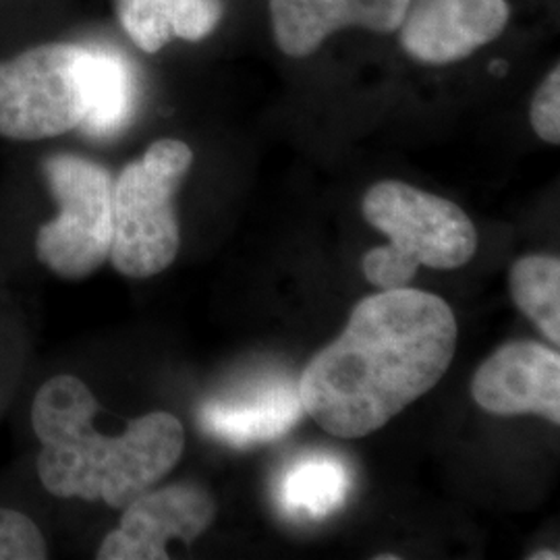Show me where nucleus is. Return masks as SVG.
Here are the masks:
<instances>
[{"label": "nucleus", "mask_w": 560, "mask_h": 560, "mask_svg": "<svg viewBox=\"0 0 560 560\" xmlns=\"http://www.w3.org/2000/svg\"><path fill=\"white\" fill-rule=\"evenodd\" d=\"M455 347L457 320L446 301L384 289L360 301L347 328L305 365L303 409L332 436H370L441 382Z\"/></svg>", "instance_id": "obj_1"}, {"label": "nucleus", "mask_w": 560, "mask_h": 560, "mask_svg": "<svg viewBox=\"0 0 560 560\" xmlns=\"http://www.w3.org/2000/svg\"><path fill=\"white\" fill-rule=\"evenodd\" d=\"M96 413L98 400L80 378L59 374L42 384L32 402L38 478L57 499L125 509L179 463L185 430L173 413L154 411L106 436L94 428Z\"/></svg>", "instance_id": "obj_2"}, {"label": "nucleus", "mask_w": 560, "mask_h": 560, "mask_svg": "<svg viewBox=\"0 0 560 560\" xmlns=\"http://www.w3.org/2000/svg\"><path fill=\"white\" fill-rule=\"evenodd\" d=\"M363 217L388 237L363 258L374 287H407L420 266L455 270L474 258L478 233L457 203L402 180H381L363 196Z\"/></svg>", "instance_id": "obj_3"}, {"label": "nucleus", "mask_w": 560, "mask_h": 560, "mask_svg": "<svg viewBox=\"0 0 560 560\" xmlns=\"http://www.w3.org/2000/svg\"><path fill=\"white\" fill-rule=\"evenodd\" d=\"M194 162L179 140L154 141L140 161L129 162L113 183V245L108 260L122 277L150 279L179 254L175 196Z\"/></svg>", "instance_id": "obj_4"}, {"label": "nucleus", "mask_w": 560, "mask_h": 560, "mask_svg": "<svg viewBox=\"0 0 560 560\" xmlns=\"http://www.w3.org/2000/svg\"><path fill=\"white\" fill-rule=\"evenodd\" d=\"M44 177L59 214L36 233V256L65 280L94 275L113 245V179L96 162L75 154L44 161Z\"/></svg>", "instance_id": "obj_5"}, {"label": "nucleus", "mask_w": 560, "mask_h": 560, "mask_svg": "<svg viewBox=\"0 0 560 560\" xmlns=\"http://www.w3.org/2000/svg\"><path fill=\"white\" fill-rule=\"evenodd\" d=\"M83 46L44 44L0 62V138L38 141L85 117Z\"/></svg>", "instance_id": "obj_6"}, {"label": "nucleus", "mask_w": 560, "mask_h": 560, "mask_svg": "<svg viewBox=\"0 0 560 560\" xmlns=\"http://www.w3.org/2000/svg\"><path fill=\"white\" fill-rule=\"evenodd\" d=\"M219 513L214 499L198 483L150 488L122 509V520L98 548L101 560L168 559V544H191Z\"/></svg>", "instance_id": "obj_7"}, {"label": "nucleus", "mask_w": 560, "mask_h": 560, "mask_svg": "<svg viewBox=\"0 0 560 560\" xmlns=\"http://www.w3.org/2000/svg\"><path fill=\"white\" fill-rule=\"evenodd\" d=\"M509 15L506 0H409L397 32L411 59L451 65L501 38Z\"/></svg>", "instance_id": "obj_8"}, {"label": "nucleus", "mask_w": 560, "mask_h": 560, "mask_svg": "<svg viewBox=\"0 0 560 560\" xmlns=\"http://www.w3.org/2000/svg\"><path fill=\"white\" fill-rule=\"evenodd\" d=\"M471 395L494 416L534 413L560 423V355L540 342H511L481 363Z\"/></svg>", "instance_id": "obj_9"}, {"label": "nucleus", "mask_w": 560, "mask_h": 560, "mask_svg": "<svg viewBox=\"0 0 560 560\" xmlns=\"http://www.w3.org/2000/svg\"><path fill=\"white\" fill-rule=\"evenodd\" d=\"M407 4L409 0H270V20L280 52L305 59L345 27L397 32Z\"/></svg>", "instance_id": "obj_10"}, {"label": "nucleus", "mask_w": 560, "mask_h": 560, "mask_svg": "<svg viewBox=\"0 0 560 560\" xmlns=\"http://www.w3.org/2000/svg\"><path fill=\"white\" fill-rule=\"evenodd\" d=\"M303 411L300 382L266 378L208 400L201 407L200 423L219 441L252 446L287 434L301 420Z\"/></svg>", "instance_id": "obj_11"}, {"label": "nucleus", "mask_w": 560, "mask_h": 560, "mask_svg": "<svg viewBox=\"0 0 560 560\" xmlns=\"http://www.w3.org/2000/svg\"><path fill=\"white\" fill-rule=\"evenodd\" d=\"M120 25L143 52H159L175 38L200 42L222 20V0H117Z\"/></svg>", "instance_id": "obj_12"}, {"label": "nucleus", "mask_w": 560, "mask_h": 560, "mask_svg": "<svg viewBox=\"0 0 560 560\" xmlns=\"http://www.w3.org/2000/svg\"><path fill=\"white\" fill-rule=\"evenodd\" d=\"M85 117L81 129L94 138H110L131 120L138 101L133 67L113 48L83 46Z\"/></svg>", "instance_id": "obj_13"}, {"label": "nucleus", "mask_w": 560, "mask_h": 560, "mask_svg": "<svg viewBox=\"0 0 560 560\" xmlns=\"http://www.w3.org/2000/svg\"><path fill=\"white\" fill-rule=\"evenodd\" d=\"M353 486L351 469L330 453L293 460L279 481L280 506L289 517L318 521L339 511Z\"/></svg>", "instance_id": "obj_14"}, {"label": "nucleus", "mask_w": 560, "mask_h": 560, "mask_svg": "<svg viewBox=\"0 0 560 560\" xmlns=\"http://www.w3.org/2000/svg\"><path fill=\"white\" fill-rule=\"evenodd\" d=\"M511 293L521 312L544 337L560 342V261L552 256H525L511 270Z\"/></svg>", "instance_id": "obj_15"}, {"label": "nucleus", "mask_w": 560, "mask_h": 560, "mask_svg": "<svg viewBox=\"0 0 560 560\" xmlns=\"http://www.w3.org/2000/svg\"><path fill=\"white\" fill-rule=\"evenodd\" d=\"M48 559V544L36 521L0 506V560Z\"/></svg>", "instance_id": "obj_16"}, {"label": "nucleus", "mask_w": 560, "mask_h": 560, "mask_svg": "<svg viewBox=\"0 0 560 560\" xmlns=\"http://www.w3.org/2000/svg\"><path fill=\"white\" fill-rule=\"evenodd\" d=\"M529 120L540 140L560 143V69L555 67L534 94Z\"/></svg>", "instance_id": "obj_17"}, {"label": "nucleus", "mask_w": 560, "mask_h": 560, "mask_svg": "<svg viewBox=\"0 0 560 560\" xmlns=\"http://www.w3.org/2000/svg\"><path fill=\"white\" fill-rule=\"evenodd\" d=\"M532 560H540V559H550V560H557L559 559V555H552V552H546V555H540V552H536V555H532L529 557Z\"/></svg>", "instance_id": "obj_18"}]
</instances>
